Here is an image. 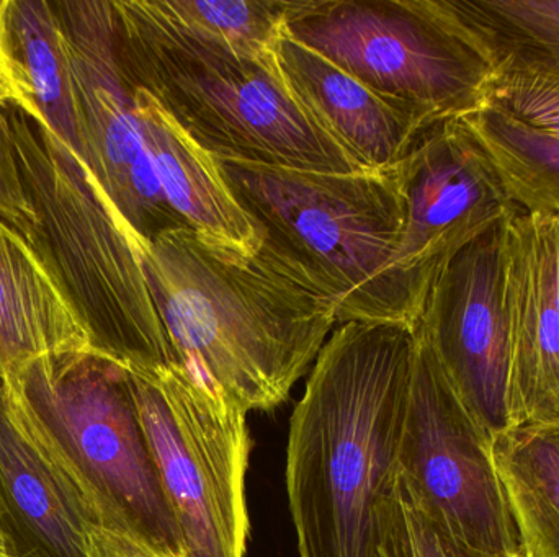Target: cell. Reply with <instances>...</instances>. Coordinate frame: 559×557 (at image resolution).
I'll return each instance as SVG.
<instances>
[{
	"label": "cell",
	"instance_id": "24",
	"mask_svg": "<svg viewBox=\"0 0 559 557\" xmlns=\"http://www.w3.org/2000/svg\"><path fill=\"white\" fill-rule=\"evenodd\" d=\"M488 105L527 126L559 137V75L528 69H492Z\"/></svg>",
	"mask_w": 559,
	"mask_h": 557
},
{
	"label": "cell",
	"instance_id": "11",
	"mask_svg": "<svg viewBox=\"0 0 559 557\" xmlns=\"http://www.w3.org/2000/svg\"><path fill=\"white\" fill-rule=\"evenodd\" d=\"M512 218L489 228L450 261L430 288L416 326L453 391L492 440L512 428Z\"/></svg>",
	"mask_w": 559,
	"mask_h": 557
},
{
	"label": "cell",
	"instance_id": "25",
	"mask_svg": "<svg viewBox=\"0 0 559 557\" xmlns=\"http://www.w3.org/2000/svg\"><path fill=\"white\" fill-rule=\"evenodd\" d=\"M0 216L20 234L35 221V216L23 195L5 105H0Z\"/></svg>",
	"mask_w": 559,
	"mask_h": 557
},
{
	"label": "cell",
	"instance_id": "14",
	"mask_svg": "<svg viewBox=\"0 0 559 557\" xmlns=\"http://www.w3.org/2000/svg\"><path fill=\"white\" fill-rule=\"evenodd\" d=\"M275 59L299 107L361 169H397L420 133L432 126L413 108L377 94L285 32Z\"/></svg>",
	"mask_w": 559,
	"mask_h": 557
},
{
	"label": "cell",
	"instance_id": "28",
	"mask_svg": "<svg viewBox=\"0 0 559 557\" xmlns=\"http://www.w3.org/2000/svg\"><path fill=\"white\" fill-rule=\"evenodd\" d=\"M0 557H7L5 556V548H3L2 536H0Z\"/></svg>",
	"mask_w": 559,
	"mask_h": 557
},
{
	"label": "cell",
	"instance_id": "8",
	"mask_svg": "<svg viewBox=\"0 0 559 557\" xmlns=\"http://www.w3.org/2000/svg\"><path fill=\"white\" fill-rule=\"evenodd\" d=\"M133 383L183 557H246L248 414L182 366Z\"/></svg>",
	"mask_w": 559,
	"mask_h": 557
},
{
	"label": "cell",
	"instance_id": "3",
	"mask_svg": "<svg viewBox=\"0 0 559 557\" xmlns=\"http://www.w3.org/2000/svg\"><path fill=\"white\" fill-rule=\"evenodd\" d=\"M261 239L255 257L334 310L337 324L417 326L393 267L406 222L400 170L332 173L216 159Z\"/></svg>",
	"mask_w": 559,
	"mask_h": 557
},
{
	"label": "cell",
	"instance_id": "26",
	"mask_svg": "<svg viewBox=\"0 0 559 557\" xmlns=\"http://www.w3.org/2000/svg\"><path fill=\"white\" fill-rule=\"evenodd\" d=\"M5 13L7 0H0V105H15L29 117L38 118L25 75L10 46Z\"/></svg>",
	"mask_w": 559,
	"mask_h": 557
},
{
	"label": "cell",
	"instance_id": "18",
	"mask_svg": "<svg viewBox=\"0 0 559 557\" xmlns=\"http://www.w3.org/2000/svg\"><path fill=\"white\" fill-rule=\"evenodd\" d=\"M492 69L559 75V0H424Z\"/></svg>",
	"mask_w": 559,
	"mask_h": 557
},
{
	"label": "cell",
	"instance_id": "10",
	"mask_svg": "<svg viewBox=\"0 0 559 557\" xmlns=\"http://www.w3.org/2000/svg\"><path fill=\"white\" fill-rule=\"evenodd\" d=\"M64 41L87 147L88 172L133 234L138 249L187 228L154 175L115 49L111 0L51 2Z\"/></svg>",
	"mask_w": 559,
	"mask_h": 557
},
{
	"label": "cell",
	"instance_id": "7",
	"mask_svg": "<svg viewBox=\"0 0 559 557\" xmlns=\"http://www.w3.org/2000/svg\"><path fill=\"white\" fill-rule=\"evenodd\" d=\"M283 32L430 124L488 105L491 65L424 0H292Z\"/></svg>",
	"mask_w": 559,
	"mask_h": 557
},
{
	"label": "cell",
	"instance_id": "22",
	"mask_svg": "<svg viewBox=\"0 0 559 557\" xmlns=\"http://www.w3.org/2000/svg\"><path fill=\"white\" fill-rule=\"evenodd\" d=\"M183 32L218 43L242 58L271 61L285 26L283 0H151Z\"/></svg>",
	"mask_w": 559,
	"mask_h": 557
},
{
	"label": "cell",
	"instance_id": "2",
	"mask_svg": "<svg viewBox=\"0 0 559 557\" xmlns=\"http://www.w3.org/2000/svg\"><path fill=\"white\" fill-rule=\"evenodd\" d=\"M138 251L176 365L246 414L288 401L337 324L334 310L190 228Z\"/></svg>",
	"mask_w": 559,
	"mask_h": 557
},
{
	"label": "cell",
	"instance_id": "6",
	"mask_svg": "<svg viewBox=\"0 0 559 557\" xmlns=\"http://www.w3.org/2000/svg\"><path fill=\"white\" fill-rule=\"evenodd\" d=\"M2 386L16 421L74 484L98 526L183 557L130 368L91 349L66 350L26 363Z\"/></svg>",
	"mask_w": 559,
	"mask_h": 557
},
{
	"label": "cell",
	"instance_id": "5",
	"mask_svg": "<svg viewBox=\"0 0 559 557\" xmlns=\"http://www.w3.org/2000/svg\"><path fill=\"white\" fill-rule=\"evenodd\" d=\"M115 49L130 87L146 92L215 159L314 172H370L292 97L277 59L242 58L167 22L151 0H111Z\"/></svg>",
	"mask_w": 559,
	"mask_h": 557
},
{
	"label": "cell",
	"instance_id": "15",
	"mask_svg": "<svg viewBox=\"0 0 559 557\" xmlns=\"http://www.w3.org/2000/svg\"><path fill=\"white\" fill-rule=\"evenodd\" d=\"M84 497L16 421L0 385V536L7 557H91Z\"/></svg>",
	"mask_w": 559,
	"mask_h": 557
},
{
	"label": "cell",
	"instance_id": "23",
	"mask_svg": "<svg viewBox=\"0 0 559 557\" xmlns=\"http://www.w3.org/2000/svg\"><path fill=\"white\" fill-rule=\"evenodd\" d=\"M368 557H504L469 548L427 509L406 477L381 497L371 523Z\"/></svg>",
	"mask_w": 559,
	"mask_h": 557
},
{
	"label": "cell",
	"instance_id": "19",
	"mask_svg": "<svg viewBox=\"0 0 559 557\" xmlns=\"http://www.w3.org/2000/svg\"><path fill=\"white\" fill-rule=\"evenodd\" d=\"M492 453L525 557H559V419L511 428Z\"/></svg>",
	"mask_w": 559,
	"mask_h": 557
},
{
	"label": "cell",
	"instance_id": "1",
	"mask_svg": "<svg viewBox=\"0 0 559 557\" xmlns=\"http://www.w3.org/2000/svg\"><path fill=\"white\" fill-rule=\"evenodd\" d=\"M416 326L341 324L289 419L286 494L299 557H368L397 476Z\"/></svg>",
	"mask_w": 559,
	"mask_h": 557
},
{
	"label": "cell",
	"instance_id": "13",
	"mask_svg": "<svg viewBox=\"0 0 559 557\" xmlns=\"http://www.w3.org/2000/svg\"><path fill=\"white\" fill-rule=\"evenodd\" d=\"M512 428L559 419V216L509 222Z\"/></svg>",
	"mask_w": 559,
	"mask_h": 557
},
{
	"label": "cell",
	"instance_id": "20",
	"mask_svg": "<svg viewBox=\"0 0 559 557\" xmlns=\"http://www.w3.org/2000/svg\"><path fill=\"white\" fill-rule=\"evenodd\" d=\"M7 33L38 120L88 170L74 84L55 10L48 0H7Z\"/></svg>",
	"mask_w": 559,
	"mask_h": 557
},
{
	"label": "cell",
	"instance_id": "16",
	"mask_svg": "<svg viewBox=\"0 0 559 557\" xmlns=\"http://www.w3.org/2000/svg\"><path fill=\"white\" fill-rule=\"evenodd\" d=\"M130 90L144 149L174 213L202 238L255 257L261 239L226 185L215 157L146 92Z\"/></svg>",
	"mask_w": 559,
	"mask_h": 557
},
{
	"label": "cell",
	"instance_id": "4",
	"mask_svg": "<svg viewBox=\"0 0 559 557\" xmlns=\"http://www.w3.org/2000/svg\"><path fill=\"white\" fill-rule=\"evenodd\" d=\"M23 195V232L87 336L88 347L141 375L176 366L130 229L94 175L49 131L5 105Z\"/></svg>",
	"mask_w": 559,
	"mask_h": 557
},
{
	"label": "cell",
	"instance_id": "27",
	"mask_svg": "<svg viewBox=\"0 0 559 557\" xmlns=\"http://www.w3.org/2000/svg\"><path fill=\"white\" fill-rule=\"evenodd\" d=\"M91 557H173L128 533L95 525L91 532Z\"/></svg>",
	"mask_w": 559,
	"mask_h": 557
},
{
	"label": "cell",
	"instance_id": "9",
	"mask_svg": "<svg viewBox=\"0 0 559 557\" xmlns=\"http://www.w3.org/2000/svg\"><path fill=\"white\" fill-rule=\"evenodd\" d=\"M397 471L427 509L476 552L525 557L492 440L472 417L417 330Z\"/></svg>",
	"mask_w": 559,
	"mask_h": 557
},
{
	"label": "cell",
	"instance_id": "21",
	"mask_svg": "<svg viewBox=\"0 0 559 557\" xmlns=\"http://www.w3.org/2000/svg\"><path fill=\"white\" fill-rule=\"evenodd\" d=\"M463 120L522 213L559 216V137L534 130L492 105Z\"/></svg>",
	"mask_w": 559,
	"mask_h": 557
},
{
	"label": "cell",
	"instance_id": "12",
	"mask_svg": "<svg viewBox=\"0 0 559 557\" xmlns=\"http://www.w3.org/2000/svg\"><path fill=\"white\" fill-rule=\"evenodd\" d=\"M397 170L406 222L393 267L424 310L430 288L450 261L521 208L509 198L491 159L463 118L424 130Z\"/></svg>",
	"mask_w": 559,
	"mask_h": 557
},
{
	"label": "cell",
	"instance_id": "17",
	"mask_svg": "<svg viewBox=\"0 0 559 557\" xmlns=\"http://www.w3.org/2000/svg\"><path fill=\"white\" fill-rule=\"evenodd\" d=\"M84 349L87 336L58 284L0 216V385L39 356Z\"/></svg>",
	"mask_w": 559,
	"mask_h": 557
}]
</instances>
